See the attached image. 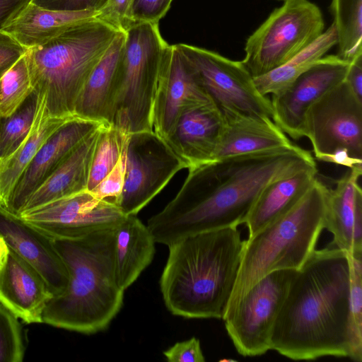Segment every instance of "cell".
Returning a JSON list of instances; mask_svg holds the SVG:
<instances>
[{
    "label": "cell",
    "instance_id": "obj_14",
    "mask_svg": "<svg viewBox=\"0 0 362 362\" xmlns=\"http://www.w3.org/2000/svg\"><path fill=\"white\" fill-rule=\"evenodd\" d=\"M214 103L190 62L177 45H168L160 67L152 108L153 132L167 140L189 109Z\"/></svg>",
    "mask_w": 362,
    "mask_h": 362
},
{
    "label": "cell",
    "instance_id": "obj_7",
    "mask_svg": "<svg viewBox=\"0 0 362 362\" xmlns=\"http://www.w3.org/2000/svg\"><path fill=\"white\" fill-rule=\"evenodd\" d=\"M124 33L110 124L130 134L153 130V99L168 44L160 35L158 23H133Z\"/></svg>",
    "mask_w": 362,
    "mask_h": 362
},
{
    "label": "cell",
    "instance_id": "obj_5",
    "mask_svg": "<svg viewBox=\"0 0 362 362\" xmlns=\"http://www.w3.org/2000/svg\"><path fill=\"white\" fill-rule=\"evenodd\" d=\"M95 17L77 21L47 42L25 52L33 89L45 100L49 116L74 117L77 100L119 32Z\"/></svg>",
    "mask_w": 362,
    "mask_h": 362
},
{
    "label": "cell",
    "instance_id": "obj_15",
    "mask_svg": "<svg viewBox=\"0 0 362 362\" xmlns=\"http://www.w3.org/2000/svg\"><path fill=\"white\" fill-rule=\"evenodd\" d=\"M349 66L337 55L324 56L286 88L272 94V119L276 124L295 140L303 137L307 110L345 80Z\"/></svg>",
    "mask_w": 362,
    "mask_h": 362
},
{
    "label": "cell",
    "instance_id": "obj_21",
    "mask_svg": "<svg viewBox=\"0 0 362 362\" xmlns=\"http://www.w3.org/2000/svg\"><path fill=\"white\" fill-rule=\"evenodd\" d=\"M223 127L214 160L230 156L279 148L292 144L271 118L221 110Z\"/></svg>",
    "mask_w": 362,
    "mask_h": 362
},
{
    "label": "cell",
    "instance_id": "obj_35",
    "mask_svg": "<svg viewBox=\"0 0 362 362\" xmlns=\"http://www.w3.org/2000/svg\"><path fill=\"white\" fill-rule=\"evenodd\" d=\"M127 145L113 169L95 187L89 191L97 199L117 206L124 184Z\"/></svg>",
    "mask_w": 362,
    "mask_h": 362
},
{
    "label": "cell",
    "instance_id": "obj_32",
    "mask_svg": "<svg viewBox=\"0 0 362 362\" xmlns=\"http://www.w3.org/2000/svg\"><path fill=\"white\" fill-rule=\"evenodd\" d=\"M350 268V358L362 361V252L349 255Z\"/></svg>",
    "mask_w": 362,
    "mask_h": 362
},
{
    "label": "cell",
    "instance_id": "obj_10",
    "mask_svg": "<svg viewBox=\"0 0 362 362\" xmlns=\"http://www.w3.org/2000/svg\"><path fill=\"white\" fill-rule=\"evenodd\" d=\"M317 159L346 151L362 161V100L345 80L326 93L307 110L303 124Z\"/></svg>",
    "mask_w": 362,
    "mask_h": 362
},
{
    "label": "cell",
    "instance_id": "obj_3",
    "mask_svg": "<svg viewBox=\"0 0 362 362\" xmlns=\"http://www.w3.org/2000/svg\"><path fill=\"white\" fill-rule=\"evenodd\" d=\"M245 240L238 227H229L190 235L168 246L160 279L168 310L188 319H222Z\"/></svg>",
    "mask_w": 362,
    "mask_h": 362
},
{
    "label": "cell",
    "instance_id": "obj_20",
    "mask_svg": "<svg viewBox=\"0 0 362 362\" xmlns=\"http://www.w3.org/2000/svg\"><path fill=\"white\" fill-rule=\"evenodd\" d=\"M223 127L214 103L198 105L181 115L166 141L188 169L214 160Z\"/></svg>",
    "mask_w": 362,
    "mask_h": 362
},
{
    "label": "cell",
    "instance_id": "obj_40",
    "mask_svg": "<svg viewBox=\"0 0 362 362\" xmlns=\"http://www.w3.org/2000/svg\"><path fill=\"white\" fill-rule=\"evenodd\" d=\"M132 0H109L95 18L106 22L119 30L127 28V16Z\"/></svg>",
    "mask_w": 362,
    "mask_h": 362
},
{
    "label": "cell",
    "instance_id": "obj_13",
    "mask_svg": "<svg viewBox=\"0 0 362 362\" xmlns=\"http://www.w3.org/2000/svg\"><path fill=\"white\" fill-rule=\"evenodd\" d=\"M19 216L54 240H76L114 228L126 216L118 206L97 199L86 190L62 198Z\"/></svg>",
    "mask_w": 362,
    "mask_h": 362
},
{
    "label": "cell",
    "instance_id": "obj_28",
    "mask_svg": "<svg viewBox=\"0 0 362 362\" xmlns=\"http://www.w3.org/2000/svg\"><path fill=\"white\" fill-rule=\"evenodd\" d=\"M337 31L332 23L315 41L285 64L264 75L255 77L257 88L264 95L281 91L324 57L332 47L337 45Z\"/></svg>",
    "mask_w": 362,
    "mask_h": 362
},
{
    "label": "cell",
    "instance_id": "obj_2",
    "mask_svg": "<svg viewBox=\"0 0 362 362\" xmlns=\"http://www.w3.org/2000/svg\"><path fill=\"white\" fill-rule=\"evenodd\" d=\"M348 254L329 244L296 270L276 320L271 349L296 361L350 357Z\"/></svg>",
    "mask_w": 362,
    "mask_h": 362
},
{
    "label": "cell",
    "instance_id": "obj_44",
    "mask_svg": "<svg viewBox=\"0 0 362 362\" xmlns=\"http://www.w3.org/2000/svg\"><path fill=\"white\" fill-rule=\"evenodd\" d=\"M283 1H285V0H283Z\"/></svg>",
    "mask_w": 362,
    "mask_h": 362
},
{
    "label": "cell",
    "instance_id": "obj_38",
    "mask_svg": "<svg viewBox=\"0 0 362 362\" xmlns=\"http://www.w3.org/2000/svg\"><path fill=\"white\" fill-rule=\"evenodd\" d=\"M163 354L168 362L205 361L200 341L195 337L175 343Z\"/></svg>",
    "mask_w": 362,
    "mask_h": 362
},
{
    "label": "cell",
    "instance_id": "obj_11",
    "mask_svg": "<svg viewBox=\"0 0 362 362\" xmlns=\"http://www.w3.org/2000/svg\"><path fill=\"white\" fill-rule=\"evenodd\" d=\"M186 164L153 130L129 134L124 184L118 207L137 215Z\"/></svg>",
    "mask_w": 362,
    "mask_h": 362
},
{
    "label": "cell",
    "instance_id": "obj_41",
    "mask_svg": "<svg viewBox=\"0 0 362 362\" xmlns=\"http://www.w3.org/2000/svg\"><path fill=\"white\" fill-rule=\"evenodd\" d=\"M32 0H0V31L31 2Z\"/></svg>",
    "mask_w": 362,
    "mask_h": 362
},
{
    "label": "cell",
    "instance_id": "obj_43",
    "mask_svg": "<svg viewBox=\"0 0 362 362\" xmlns=\"http://www.w3.org/2000/svg\"><path fill=\"white\" fill-rule=\"evenodd\" d=\"M8 252V247L4 238L0 235V269L1 268Z\"/></svg>",
    "mask_w": 362,
    "mask_h": 362
},
{
    "label": "cell",
    "instance_id": "obj_8",
    "mask_svg": "<svg viewBox=\"0 0 362 362\" xmlns=\"http://www.w3.org/2000/svg\"><path fill=\"white\" fill-rule=\"evenodd\" d=\"M320 8L308 0H285L250 35L242 61L253 78L285 64L325 31Z\"/></svg>",
    "mask_w": 362,
    "mask_h": 362
},
{
    "label": "cell",
    "instance_id": "obj_30",
    "mask_svg": "<svg viewBox=\"0 0 362 362\" xmlns=\"http://www.w3.org/2000/svg\"><path fill=\"white\" fill-rule=\"evenodd\" d=\"M41 97L33 91L11 115L0 117V162L12 154L30 132Z\"/></svg>",
    "mask_w": 362,
    "mask_h": 362
},
{
    "label": "cell",
    "instance_id": "obj_27",
    "mask_svg": "<svg viewBox=\"0 0 362 362\" xmlns=\"http://www.w3.org/2000/svg\"><path fill=\"white\" fill-rule=\"evenodd\" d=\"M40 95V103L30 132L12 154L0 162V206L6 209L17 182L40 148L47 138L69 119L49 116L45 108V96Z\"/></svg>",
    "mask_w": 362,
    "mask_h": 362
},
{
    "label": "cell",
    "instance_id": "obj_12",
    "mask_svg": "<svg viewBox=\"0 0 362 362\" xmlns=\"http://www.w3.org/2000/svg\"><path fill=\"white\" fill-rule=\"evenodd\" d=\"M196 69L206 90L220 109L272 119L270 99L257 88L242 61L186 44H177Z\"/></svg>",
    "mask_w": 362,
    "mask_h": 362
},
{
    "label": "cell",
    "instance_id": "obj_26",
    "mask_svg": "<svg viewBox=\"0 0 362 362\" xmlns=\"http://www.w3.org/2000/svg\"><path fill=\"white\" fill-rule=\"evenodd\" d=\"M97 15L94 12L50 11L30 3L0 32L30 49L47 42L70 25Z\"/></svg>",
    "mask_w": 362,
    "mask_h": 362
},
{
    "label": "cell",
    "instance_id": "obj_18",
    "mask_svg": "<svg viewBox=\"0 0 362 362\" xmlns=\"http://www.w3.org/2000/svg\"><path fill=\"white\" fill-rule=\"evenodd\" d=\"M53 296L42 275L8 247L0 269V303L27 324L42 323L45 307Z\"/></svg>",
    "mask_w": 362,
    "mask_h": 362
},
{
    "label": "cell",
    "instance_id": "obj_9",
    "mask_svg": "<svg viewBox=\"0 0 362 362\" xmlns=\"http://www.w3.org/2000/svg\"><path fill=\"white\" fill-rule=\"evenodd\" d=\"M296 270L273 272L255 284L224 320L236 351L257 356L271 350L274 327Z\"/></svg>",
    "mask_w": 362,
    "mask_h": 362
},
{
    "label": "cell",
    "instance_id": "obj_24",
    "mask_svg": "<svg viewBox=\"0 0 362 362\" xmlns=\"http://www.w3.org/2000/svg\"><path fill=\"white\" fill-rule=\"evenodd\" d=\"M317 166L300 170L269 183L259 194L243 223L248 238L274 222L305 196L317 178Z\"/></svg>",
    "mask_w": 362,
    "mask_h": 362
},
{
    "label": "cell",
    "instance_id": "obj_25",
    "mask_svg": "<svg viewBox=\"0 0 362 362\" xmlns=\"http://www.w3.org/2000/svg\"><path fill=\"white\" fill-rule=\"evenodd\" d=\"M156 242L136 215L126 216L115 228L114 262L116 279L125 291L151 263Z\"/></svg>",
    "mask_w": 362,
    "mask_h": 362
},
{
    "label": "cell",
    "instance_id": "obj_4",
    "mask_svg": "<svg viewBox=\"0 0 362 362\" xmlns=\"http://www.w3.org/2000/svg\"><path fill=\"white\" fill-rule=\"evenodd\" d=\"M53 243L69 280L66 289L47 303L42 322L85 334L105 330L124 300L115 272V228Z\"/></svg>",
    "mask_w": 362,
    "mask_h": 362
},
{
    "label": "cell",
    "instance_id": "obj_33",
    "mask_svg": "<svg viewBox=\"0 0 362 362\" xmlns=\"http://www.w3.org/2000/svg\"><path fill=\"white\" fill-rule=\"evenodd\" d=\"M33 91L25 54L0 78V117L11 115Z\"/></svg>",
    "mask_w": 362,
    "mask_h": 362
},
{
    "label": "cell",
    "instance_id": "obj_39",
    "mask_svg": "<svg viewBox=\"0 0 362 362\" xmlns=\"http://www.w3.org/2000/svg\"><path fill=\"white\" fill-rule=\"evenodd\" d=\"M28 49L0 32V78L25 54Z\"/></svg>",
    "mask_w": 362,
    "mask_h": 362
},
{
    "label": "cell",
    "instance_id": "obj_16",
    "mask_svg": "<svg viewBox=\"0 0 362 362\" xmlns=\"http://www.w3.org/2000/svg\"><path fill=\"white\" fill-rule=\"evenodd\" d=\"M102 124L77 117L62 124L44 142L19 178L7 209L18 216L32 193Z\"/></svg>",
    "mask_w": 362,
    "mask_h": 362
},
{
    "label": "cell",
    "instance_id": "obj_19",
    "mask_svg": "<svg viewBox=\"0 0 362 362\" xmlns=\"http://www.w3.org/2000/svg\"><path fill=\"white\" fill-rule=\"evenodd\" d=\"M362 165L349 168L329 189L325 228L331 244L347 254L362 252V191L358 185Z\"/></svg>",
    "mask_w": 362,
    "mask_h": 362
},
{
    "label": "cell",
    "instance_id": "obj_22",
    "mask_svg": "<svg viewBox=\"0 0 362 362\" xmlns=\"http://www.w3.org/2000/svg\"><path fill=\"white\" fill-rule=\"evenodd\" d=\"M101 126L83 141L32 193L20 214L87 190L92 158Z\"/></svg>",
    "mask_w": 362,
    "mask_h": 362
},
{
    "label": "cell",
    "instance_id": "obj_17",
    "mask_svg": "<svg viewBox=\"0 0 362 362\" xmlns=\"http://www.w3.org/2000/svg\"><path fill=\"white\" fill-rule=\"evenodd\" d=\"M0 235L8 247L30 264L43 277L54 296L67 288V267L53 239L0 206Z\"/></svg>",
    "mask_w": 362,
    "mask_h": 362
},
{
    "label": "cell",
    "instance_id": "obj_37",
    "mask_svg": "<svg viewBox=\"0 0 362 362\" xmlns=\"http://www.w3.org/2000/svg\"><path fill=\"white\" fill-rule=\"evenodd\" d=\"M109 0H32L30 3L50 11L98 13Z\"/></svg>",
    "mask_w": 362,
    "mask_h": 362
},
{
    "label": "cell",
    "instance_id": "obj_29",
    "mask_svg": "<svg viewBox=\"0 0 362 362\" xmlns=\"http://www.w3.org/2000/svg\"><path fill=\"white\" fill-rule=\"evenodd\" d=\"M337 56L351 63L362 56V0H332Z\"/></svg>",
    "mask_w": 362,
    "mask_h": 362
},
{
    "label": "cell",
    "instance_id": "obj_23",
    "mask_svg": "<svg viewBox=\"0 0 362 362\" xmlns=\"http://www.w3.org/2000/svg\"><path fill=\"white\" fill-rule=\"evenodd\" d=\"M124 41L125 33L121 30L89 76L76 103L74 117L110 124Z\"/></svg>",
    "mask_w": 362,
    "mask_h": 362
},
{
    "label": "cell",
    "instance_id": "obj_31",
    "mask_svg": "<svg viewBox=\"0 0 362 362\" xmlns=\"http://www.w3.org/2000/svg\"><path fill=\"white\" fill-rule=\"evenodd\" d=\"M128 136L111 124H102L92 158L88 191L95 187L115 166Z\"/></svg>",
    "mask_w": 362,
    "mask_h": 362
},
{
    "label": "cell",
    "instance_id": "obj_6",
    "mask_svg": "<svg viewBox=\"0 0 362 362\" xmlns=\"http://www.w3.org/2000/svg\"><path fill=\"white\" fill-rule=\"evenodd\" d=\"M329 189L318 178L284 215L245 240L236 280L222 320L259 279L280 270H298L325 229Z\"/></svg>",
    "mask_w": 362,
    "mask_h": 362
},
{
    "label": "cell",
    "instance_id": "obj_42",
    "mask_svg": "<svg viewBox=\"0 0 362 362\" xmlns=\"http://www.w3.org/2000/svg\"><path fill=\"white\" fill-rule=\"evenodd\" d=\"M345 81L356 96L362 100V56L350 63Z\"/></svg>",
    "mask_w": 362,
    "mask_h": 362
},
{
    "label": "cell",
    "instance_id": "obj_36",
    "mask_svg": "<svg viewBox=\"0 0 362 362\" xmlns=\"http://www.w3.org/2000/svg\"><path fill=\"white\" fill-rule=\"evenodd\" d=\"M172 1L173 0H132L127 16V28L133 23H158L168 11Z\"/></svg>",
    "mask_w": 362,
    "mask_h": 362
},
{
    "label": "cell",
    "instance_id": "obj_34",
    "mask_svg": "<svg viewBox=\"0 0 362 362\" xmlns=\"http://www.w3.org/2000/svg\"><path fill=\"white\" fill-rule=\"evenodd\" d=\"M24 353L18 318L0 303V362H21Z\"/></svg>",
    "mask_w": 362,
    "mask_h": 362
},
{
    "label": "cell",
    "instance_id": "obj_1",
    "mask_svg": "<svg viewBox=\"0 0 362 362\" xmlns=\"http://www.w3.org/2000/svg\"><path fill=\"white\" fill-rule=\"evenodd\" d=\"M315 166L308 151L292 144L189 168L175 197L146 226L156 242L167 246L190 235L238 227L269 183Z\"/></svg>",
    "mask_w": 362,
    "mask_h": 362
}]
</instances>
